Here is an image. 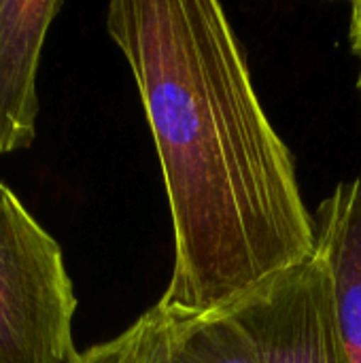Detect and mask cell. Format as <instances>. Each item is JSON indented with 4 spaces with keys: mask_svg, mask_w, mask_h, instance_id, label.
I'll use <instances>...</instances> for the list:
<instances>
[{
    "mask_svg": "<svg viewBox=\"0 0 361 363\" xmlns=\"http://www.w3.org/2000/svg\"><path fill=\"white\" fill-rule=\"evenodd\" d=\"M349 38L353 51L361 57V0L353 2L351 6V26H349Z\"/></svg>",
    "mask_w": 361,
    "mask_h": 363,
    "instance_id": "ba28073f",
    "label": "cell"
},
{
    "mask_svg": "<svg viewBox=\"0 0 361 363\" xmlns=\"http://www.w3.org/2000/svg\"><path fill=\"white\" fill-rule=\"evenodd\" d=\"M106 32L123 53L166 185L174 266L164 313L223 311L317 253L296 164L270 123L213 0H115Z\"/></svg>",
    "mask_w": 361,
    "mask_h": 363,
    "instance_id": "6da1fadb",
    "label": "cell"
},
{
    "mask_svg": "<svg viewBox=\"0 0 361 363\" xmlns=\"http://www.w3.org/2000/svg\"><path fill=\"white\" fill-rule=\"evenodd\" d=\"M357 85H360V91H361V72H360V81H357Z\"/></svg>",
    "mask_w": 361,
    "mask_h": 363,
    "instance_id": "9c48e42d",
    "label": "cell"
},
{
    "mask_svg": "<svg viewBox=\"0 0 361 363\" xmlns=\"http://www.w3.org/2000/svg\"><path fill=\"white\" fill-rule=\"evenodd\" d=\"M223 311L245 330L260 363H347L334 281L319 251Z\"/></svg>",
    "mask_w": 361,
    "mask_h": 363,
    "instance_id": "3957f363",
    "label": "cell"
},
{
    "mask_svg": "<svg viewBox=\"0 0 361 363\" xmlns=\"http://www.w3.org/2000/svg\"><path fill=\"white\" fill-rule=\"evenodd\" d=\"M60 0H0V155L36 138V74Z\"/></svg>",
    "mask_w": 361,
    "mask_h": 363,
    "instance_id": "277c9868",
    "label": "cell"
},
{
    "mask_svg": "<svg viewBox=\"0 0 361 363\" xmlns=\"http://www.w3.org/2000/svg\"><path fill=\"white\" fill-rule=\"evenodd\" d=\"M168 317V363H260L245 330L226 313Z\"/></svg>",
    "mask_w": 361,
    "mask_h": 363,
    "instance_id": "8992f818",
    "label": "cell"
},
{
    "mask_svg": "<svg viewBox=\"0 0 361 363\" xmlns=\"http://www.w3.org/2000/svg\"><path fill=\"white\" fill-rule=\"evenodd\" d=\"M313 219L317 251L334 281L345 357L347 363H361V179L340 183Z\"/></svg>",
    "mask_w": 361,
    "mask_h": 363,
    "instance_id": "5b68a950",
    "label": "cell"
},
{
    "mask_svg": "<svg viewBox=\"0 0 361 363\" xmlns=\"http://www.w3.org/2000/svg\"><path fill=\"white\" fill-rule=\"evenodd\" d=\"M72 363H168V317L155 304L126 332L79 353Z\"/></svg>",
    "mask_w": 361,
    "mask_h": 363,
    "instance_id": "52a82bcc",
    "label": "cell"
},
{
    "mask_svg": "<svg viewBox=\"0 0 361 363\" xmlns=\"http://www.w3.org/2000/svg\"><path fill=\"white\" fill-rule=\"evenodd\" d=\"M74 313L57 240L0 181V363H72Z\"/></svg>",
    "mask_w": 361,
    "mask_h": 363,
    "instance_id": "7a4b0ae2",
    "label": "cell"
}]
</instances>
